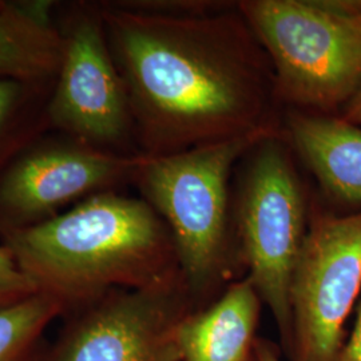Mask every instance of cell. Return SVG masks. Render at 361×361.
<instances>
[{
	"mask_svg": "<svg viewBox=\"0 0 361 361\" xmlns=\"http://www.w3.org/2000/svg\"><path fill=\"white\" fill-rule=\"evenodd\" d=\"M348 122L361 125V92L355 98L352 107L349 110Z\"/></svg>",
	"mask_w": 361,
	"mask_h": 361,
	"instance_id": "obj_18",
	"label": "cell"
},
{
	"mask_svg": "<svg viewBox=\"0 0 361 361\" xmlns=\"http://www.w3.org/2000/svg\"><path fill=\"white\" fill-rule=\"evenodd\" d=\"M361 292V212L319 219L307 232L290 284L296 361H336Z\"/></svg>",
	"mask_w": 361,
	"mask_h": 361,
	"instance_id": "obj_6",
	"label": "cell"
},
{
	"mask_svg": "<svg viewBox=\"0 0 361 361\" xmlns=\"http://www.w3.org/2000/svg\"><path fill=\"white\" fill-rule=\"evenodd\" d=\"M61 336L51 361H180L170 279L106 293Z\"/></svg>",
	"mask_w": 361,
	"mask_h": 361,
	"instance_id": "obj_8",
	"label": "cell"
},
{
	"mask_svg": "<svg viewBox=\"0 0 361 361\" xmlns=\"http://www.w3.org/2000/svg\"><path fill=\"white\" fill-rule=\"evenodd\" d=\"M104 20L150 147L213 142L257 128L250 123L258 102L250 68L216 27L123 8Z\"/></svg>",
	"mask_w": 361,
	"mask_h": 361,
	"instance_id": "obj_1",
	"label": "cell"
},
{
	"mask_svg": "<svg viewBox=\"0 0 361 361\" xmlns=\"http://www.w3.org/2000/svg\"><path fill=\"white\" fill-rule=\"evenodd\" d=\"M292 138L324 188L349 204H361V129L348 121L296 116Z\"/></svg>",
	"mask_w": 361,
	"mask_h": 361,
	"instance_id": "obj_12",
	"label": "cell"
},
{
	"mask_svg": "<svg viewBox=\"0 0 361 361\" xmlns=\"http://www.w3.org/2000/svg\"><path fill=\"white\" fill-rule=\"evenodd\" d=\"M43 1H0V78L22 83L58 75L63 35Z\"/></svg>",
	"mask_w": 361,
	"mask_h": 361,
	"instance_id": "obj_11",
	"label": "cell"
},
{
	"mask_svg": "<svg viewBox=\"0 0 361 361\" xmlns=\"http://www.w3.org/2000/svg\"><path fill=\"white\" fill-rule=\"evenodd\" d=\"M3 245L39 293L65 308L87 305L113 286L169 279L170 244L146 200L102 192L35 225L3 233Z\"/></svg>",
	"mask_w": 361,
	"mask_h": 361,
	"instance_id": "obj_2",
	"label": "cell"
},
{
	"mask_svg": "<svg viewBox=\"0 0 361 361\" xmlns=\"http://www.w3.org/2000/svg\"><path fill=\"white\" fill-rule=\"evenodd\" d=\"M26 361H30V357H28V359H27V360H26Z\"/></svg>",
	"mask_w": 361,
	"mask_h": 361,
	"instance_id": "obj_19",
	"label": "cell"
},
{
	"mask_svg": "<svg viewBox=\"0 0 361 361\" xmlns=\"http://www.w3.org/2000/svg\"><path fill=\"white\" fill-rule=\"evenodd\" d=\"M255 361H281L276 352L265 341H255L253 344Z\"/></svg>",
	"mask_w": 361,
	"mask_h": 361,
	"instance_id": "obj_17",
	"label": "cell"
},
{
	"mask_svg": "<svg viewBox=\"0 0 361 361\" xmlns=\"http://www.w3.org/2000/svg\"><path fill=\"white\" fill-rule=\"evenodd\" d=\"M336 361H361V301L355 328L350 334L348 343L340 349Z\"/></svg>",
	"mask_w": 361,
	"mask_h": 361,
	"instance_id": "obj_16",
	"label": "cell"
},
{
	"mask_svg": "<svg viewBox=\"0 0 361 361\" xmlns=\"http://www.w3.org/2000/svg\"><path fill=\"white\" fill-rule=\"evenodd\" d=\"M56 77L49 104L54 126L95 149L126 134L129 95L106 40L104 18L90 11L70 18Z\"/></svg>",
	"mask_w": 361,
	"mask_h": 361,
	"instance_id": "obj_7",
	"label": "cell"
},
{
	"mask_svg": "<svg viewBox=\"0 0 361 361\" xmlns=\"http://www.w3.org/2000/svg\"><path fill=\"white\" fill-rule=\"evenodd\" d=\"M63 312L59 301L43 293L0 307V361H26L39 336Z\"/></svg>",
	"mask_w": 361,
	"mask_h": 361,
	"instance_id": "obj_13",
	"label": "cell"
},
{
	"mask_svg": "<svg viewBox=\"0 0 361 361\" xmlns=\"http://www.w3.org/2000/svg\"><path fill=\"white\" fill-rule=\"evenodd\" d=\"M39 293L37 286L19 268L11 252L0 245V307Z\"/></svg>",
	"mask_w": 361,
	"mask_h": 361,
	"instance_id": "obj_14",
	"label": "cell"
},
{
	"mask_svg": "<svg viewBox=\"0 0 361 361\" xmlns=\"http://www.w3.org/2000/svg\"><path fill=\"white\" fill-rule=\"evenodd\" d=\"M267 138L268 130L257 126L180 153L143 157L137 169L146 201L166 219L192 284H204L219 267L233 164Z\"/></svg>",
	"mask_w": 361,
	"mask_h": 361,
	"instance_id": "obj_4",
	"label": "cell"
},
{
	"mask_svg": "<svg viewBox=\"0 0 361 361\" xmlns=\"http://www.w3.org/2000/svg\"><path fill=\"white\" fill-rule=\"evenodd\" d=\"M259 296L250 279L233 285L209 310L182 317L176 328L180 361H249Z\"/></svg>",
	"mask_w": 361,
	"mask_h": 361,
	"instance_id": "obj_10",
	"label": "cell"
},
{
	"mask_svg": "<svg viewBox=\"0 0 361 361\" xmlns=\"http://www.w3.org/2000/svg\"><path fill=\"white\" fill-rule=\"evenodd\" d=\"M244 10L290 99L326 109L360 94L361 1L258 0Z\"/></svg>",
	"mask_w": 361,
	"mask_h": 361,
	"instance_id": "obj_3",
	"label": "cell"
},
{
	"mask_svg": "<svg viewBox=\"0 0 361 361\" xmlns=\"http://www.w3.org/2000/svg\"><path fill=\"white\" fill-rule=\"evenodd\" d=\"M22 82L0 78V130L3 129L13 110L16 109L22 97Z\"/></svg>",
	"mask_w": 361,
	"mask_h": 361,
	"instance_id": "obj_15",
	"label": "cell"
},
{
	"mask_svg": "<svg viewBox=\"0 0 361 361\" xmlns=\"http://www.w3.org/2000/svg\"><path fill=\"white\" fill-rule=\"evenodd\" d=\"M142 158L110 154L79 142L30 152L0 180L1 231L43 222L78 198L102 193L104 188L135 174Z\"/></svg>",
	"mask_w": 361,
	"mask_h": 361,
	"instance_id": "obj_9",
	"label": "cell"
},
{
	"mask_svg": "<svg viewBox=\"0 0 361 361\" xmlns=\"http://www.w3.org/2000/svg\"><path fill=\"white\" fill-rule=\"evenodd\" d=\"M250 281L293 343L290 284L305 232L296 173L279 145H262L247 176L240 210Z\"/></svg>",
	"mask_w": 361,
	"mask_h": 361,
	"instance_id": "obj_5",
	"label": "cell"
}]
</instances>
